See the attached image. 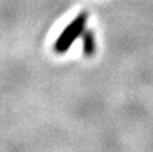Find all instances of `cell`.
<instances>
[{
    "label": "cell",
    "mask_w": 153,
    "mask_h": 152,
    "mask_svg": "<svg viewBox=\"0 0 153 152\" xmlns=\"http://www.w3.org/2000/svg\"><path fill=\"white\" fill-rule=\"evenodd\" d=\"M87 15L86 13H81L78 15L63 31L61 32V35L58 37L56 42L54 43V51L58 54H65L70 47H71L73 42L79 38L83 34V28L86 26Z\"/></svg>",
    "instance_id": "6da1fadb"
},
{
    "label": "cell",
    "mask_w": 153,
    "mask_h": 152,
    "mask_svg": "<svg viewBox=\"0 0 153 152\" xmlns=\"http://www.w3.org/2000/svg\"><path fill=\"white\" fill-rule=\"evenodd\" d=\"M82 38H83V54L87 57H91L95 51L94 37H93V34L90 31H83Z\"/></svg>",
    "instance_id": "7a4b0ae2"
}]
</instances>
